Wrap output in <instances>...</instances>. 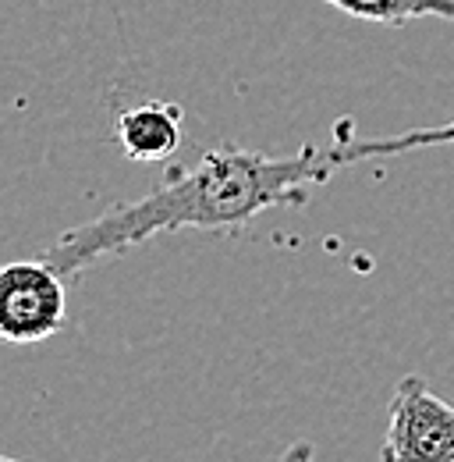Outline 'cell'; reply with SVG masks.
<instances>
[{"mask_svg":"<svg viewBox=\"0 0 454 462\" xmlns=\"http://www.w3.org/2000/svg\"><path fill=\"white\" fill-rule=\"evenodd\" d=\"M0 462H22V459H11V456H7V459H0Z\"/></svg>","mask_w":454,"mask_h":462,"instance_id":"obj_6","label":"cell"},{"mask_svg":"<svg viewBox=\"0 0 454 462\" xmlns=\"http://www.w3.org/2000/svg\"><path fill=\"white\" fill-rule=\"evenodd\" d=\"M185 111L168 100H146L117 115L114 135L132 161H168L181 146Z\"/></svg>","mask_w":454,"mask_h":462,"instance_id":"obj_4","label":"cell"},{"mask_svg":"<svg viewBox=\"0 0 454 462\" xmlns=\"http://www.w3.org/2000/svg\"><path fill=\"white\" fill-rule=\"evenodd\" d=\"M387 412L380 462H454V405L422 377H401Z\"/></svg>","mask_w":454,"mask_h":462,"instance_id":"obj_2","label":"cell"},{"mask_svg":"<svg viewBox=\"0 0 454 462\" xmlns=\"http://www.w3.org/2000/svg\"><path fill=\"white\" fill-rule=\"evenodd\" d=\"M68 317L64 278L47 260H14L0 271V338L36 346L57 335Z\"/></svg>","mask_w":454,"mask_h":462,"instance_id":"obj_3","label":"cell"},{"mask_svg":"<svg viewBox=\"0 0 454 462\" xmlns=\"http://www.w3.org/2000/svg\"><path fill=\"white\" fill-rule=\"evenodd\" d=\"M340 14L377 22V25H404L415 18H444L454 22V0H323Z\"/></svg>","mask_w":454,"mask_h":462,"instance_id":"obj_5","label":"cell"},{"mask_svg":"<svg viewBox=\"0 0 454 462\" xmlns=\"http://www.w3.org/2000/svg\"><path fill=\"white\" fill-rule=\"evenodd\" d=\"M454 121L433 128H408L397 135H355L351 121H338L327 143H305L295 153H259L224 143L206 150L195 164H170L157 185L128 203H114L96 217L60 231L43 249L60 278H78L86 267L174 231L231 235L274 207H302L309 189L362 161L404 157L415 150L451 146Z\"/></svg>","mask_w":454,"mask_h":462,"instance_id":"obj_1","label":"cell"}]
</instances>
